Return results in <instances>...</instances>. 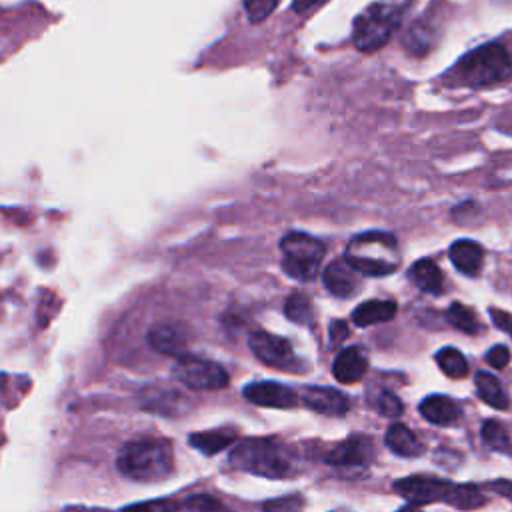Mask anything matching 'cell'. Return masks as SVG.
<instances>
[{
    "label": "cell",
    "mask_w": 512,
    "mask_h": 512,
    "mask_svg": "<svg viewBox=\"0 0 512 512\" xmlns=\"http://www.w3.org/2000/svg\"><path fill=\"white\" fill-rule=\"evenodd\" d=\"M374 404V410L386 418H394V416H400L402 410H404V404L402 400L390 392V390H380L378 396L372 400Z\"/></svg>",
    "instance_id": "cell-30"
},
{
    "label": "cell",
    "mask_w": 512,
    "mask_h": 512,
    "mask_svg": "<svg viewBox=\"0 0 512 512\" xmlns=\"http://www.w3.org/2000/svg\"><path fill=\"white\" fill-rule=\"evenodd\" d=\"M326 0H292V8L296 14H306L314 8H318L320 4H324Z\"/></svg>",
    "instance_id": "cell-37"
},
{
    "label": "cell",
    "mask_w": 512,
    "mask_h": 512,
    "mask_svg": "<svg viewBox=\"0 0 512 512\" xmlns=\"http://www.w3.org/2000/svg\"><path fill=\"white\" fill-rule=\"evenodd\" d=\"M476 392L478 396L496 410L508 408V394L502 388V382L490 372H476Z\"/></svg>",
    "instance_id": "cell-22"
},
{
    "label": "cell",
    "mask_w": 512,
    "mask_h": 512,
    "mask_svg": "<svg viewBox=\"0 0 512 512\" xmlns=\"http://www.w3.org/2000/svg\"><path fill=\"white\" fill-rule=\"evenodd\" d=\"M394 314H396V302H392V300H368V302H362L354 310L352 322L356 326H372V324L392 320Z\"/></svg>",
    "instance_id": "cell-21"
},
{
    "label": "cell",
    "mask_w": 512,
    "mask_h": 512,
    "mask_svg": "<svg viewBox=\"0 0 512 512\" xmlns=\"http://www.w3.org/2000/svg\"><path fill=\"white\" fill-rule=\"evenodd\" d=\"M396 238L388 232H364L348 242L344 260L362 276H386L396 270Z\"/></svg>",
    "instance_id": "cell-4"
},
{
    "label": "cell",
    "mask_w": 512,
    "mask_h": 512,
    "mask_svg": "<svg viewBox=\"0 0 512 512\" xmlns=\"http://www.w3.org/2000/svg\"><path fill=\"white\" fill-rule=\"evenodd\" d=\"M120 512H178V504L174 500H148L130 504Z\"/></svg>",
    "instance_id": "cell-32"
},
{
    "label": "cell",
    "mask_w": 512,
    "mask_h": 512,
    "mask_svg": "<svg viewBox=\"0 0 512 512\" xmlns=\"http://www.w3.org/2000/svg\"><path fill=\"white\" fill-rule=\"evenodd\" d=\"M322 458L332 466H368L374 460V444L368 436L354 434L332 446Z\"/></svg>",
    "instance_id": "cell-10"
},
{
    "label": "cell",
    "mask_w": 512,
    "mask_h": 512,
    "mask_svg": "<svg viewBox=\"0 0 512 512\" xmlns=\"http://www.w3.org/2000/svg\"><path fill=\"white\" fill-rule=\"evenodd\" d=\"M346 336H348V326H346L342 320H334V322L330 324V340H332L334 344H340Z\"/></svg>",
    "instance_id": "cell-36"
},
{
    "label": "cell",
    "mask_w": 512,
    "mask_h": 512,
    "mask_svg": "<svg viewBox=\"0 0 512 512\" xmlns=\"http://www.w3.org/2000/svg\"><path fill=\"white\" fill-rule=\"evenodd\" d=\"M172 374L178 382H182L192 390H220L228 386V380H230L222 364L204 360V358H194V356L178 358Z\"/></svg>",
    "instance_id": "cell-7"
},
{
    "label": "cell",
    "mask_w": 512,
    "mask_h": 512,
    "mask_svg": "<svg viewBox=\"0 0 512 512\" xmlns=\"http://www.w3.org/2000/svg\"><path fill=\"white\" fill-rule=\"evenodd\" d=\"M446 504L458 508V510H476L486 504V496L476 484H454Z\"/></svg>",
    "instance_id": "cell-23"
},
{
    "label": "cell",
    "mask_w": 512,
    "mask_h": 512,
    "mask_svg": "<svg viewBox=\"0 0 512 512\" xmlns=\"http://www.w3.org/2000/svg\"><path fill=\"white\" fill-rule=\"evenodd\" d=\"M278 0H244V8H246V14L250 18V22L258 24L262 20H266L272 10L276 8Z\"/></svg>",
    "instance_id": "cell-31"
},
{
    "label": "cell",
    "mask_w": 512,
    "mask_h": 512,
    "mask_svg": "<svg viewBox=\"0 0 512 512\" xmlns=\"http://www.w3.org/2000/svg\"><path fill=\"white\" fill-rule=\"evenodd\" d=\"M178 512H230V508L210 494H194L178 504Z\"/></svg>",
    "instance_id": "cell-28"
},
{
    "label": "cell",
    "mask_w": 512,
    "mask_h": 512,
    "mask_svg": "<svg viewBox=\"0 0 512 512\" xmlns=\"http://www.w3.org/2000/svg\"><path fill=\"white\" fill-rule=\"evenodd\" d=\"M230 464L264 478H288L298 472L294 454L274 438H246L236 442L230 450Z\"/></svg>",
    "instance_id": "cell-1"
},
{
    "label": "cell",
    "mask_w": 512,
    "mask_h": 512,
    "mask_svg": "<svg viewBox=\"0 0 512 512\" xmlns=\"http://www.w3.org/2000/svg\"><path fill=\"white\" fill-rule=\"evenodd\" d=\"M122 476L136 482H162L174 472L172 446L160 438L128 442L116 460Z\"/></svg>",
    "instance_id": "cell-3"
},
{
    "label": "cell",
    "mask_w": 512,
    "mask_h": 512,
    "mask_svg": "<svg viewBox=\"0 0 512 512\" xmlns=\"http://www.w3.org/2000/svg\"><path fill=\"white\" fill-rule=\"evenodd\" d=\"M242 394L248 402L266 408H292L298 402L296 394L280 382H252Z\"/></svg>",
    "instance_id": "cell-11"
},
{
    "label": "cell",
    "mask_w": 512,
    "mask_h": 512,
    "mask_svg": "<svg viewBox=\"0 0 512 512\" xmlns=\"http://www.w3.org/2000/svg\"><path fill=\"white\" fill-rule=\"evenodd\" d=\"M408 278L422 290L428 294H442L444 290V276L442 270L436 266V262H432L430 258H422L418 262H414L408 270Z\"/></svg>",
    "instance_id": "cell-19"
},
{
    "label": "cell",
    "mask_w": 512,
    "mask_h": 512,
    "mask_svg": "<svg viewBox=\"0 0 512 512\" xmlns=\"http://www.w3.org/2000/svg\"><path fill=\"white\" fill-rule=\"evenodd\" d=\"M480 434H482L484 444H486L490 450L512 456V438H510L508 430H506L498 420H486V422L482 424Z\"/></svg>",
    "instance_id": "cell-24"
},
{
    "label": "cell",
    "mask_w": 512,
    "mask_h": 512,
    "mask_svg": "<svg viewBox=\"0 0 512 512\" xmlns=\"http://www.w3.org/2000/svg\"><path fill=\"white\" fill-rule=\"evenodd\" d=\"M448 256H450V262L454 264V268L458 272H462L464 276L476 278L482 272L484 248L474 240L462 238V240L452 242V246L448 250Z\"/></svg>",
    "instance_id": "cell-14"
},
{
    "label": "cell",
    "mask_w": 512,
    "mask_h": 512,
    "mask_svg": "<svg viewBox=\"0 0 512 512\" xmlns=\"http://www.w3.org/2000/svg\"><path fill=\"white\" fill-rule=\"evenodd\" d=\"M248 346L252 354L266 366H272L278 370H292L298 364L290 342L276 334L256 330L248 336Z\"/></svg>",
    "instance_id": "cell-9"
},
{
    "label": "cell",
    "mask_w": 512,
    "mask_h": 512,
    "mask_svg": "<svg viewBox=\"0 0 512 512\" xmlns=\"http://www.w3.org/2000/svg\"><path fill=\"white\" fill-rule=\"evenodd\" d=\"M456 84L466 88H492L512 76V56L500 42H486L466 52L450 70Z\"/></svg>",
    "instance_id": "cell-2"
},
{
    "label": "cell",
    "mask_w": 512,
    "mask_h": 512,
    "mask_svg": "<svg viewBox=\"0 0 512 512\" xmlns=\"http://www.w3.org/2000/svg\"><path fill=\"white\" fill-rule=\"evenodd\" d=\"M490 318H492V322H494L500 330H504V332H508V334L512 336V316H510L508 312L498 310V308H490Z\"/></svg>",
    "instance_id": "cell-35"
},
{
    "label": "cell",
    "mask_w": 512,
    "mask_h": 512,
    "mask_svg": "<svg viewBox=\"0 0 512 512\" xmlns=\"http://www.w3.org/2000/svg\"><path fill=\"white\" fill-rule=\"evenodd\" d=\"M384 442L394 454L404 456V458H416L424 452V444L404 424H392L386 432Z\"/></svg>",
    "instance_id": "cell-20"
},
{
    "label": "cell",
    "mask_w": 512,
    "mask_h": 512,
    "mask_svg": "<svg viewBox=\"0 0 512 512\" xmlns=\"http://www.w3.org/2000/svg\"><path fill=\"white\" fill-rule=\"evenodd\" d=\"M148 342L166 356H186V336L176 324H156L148 332Z\"/></svg>",
    "instance_id": "cell-15"
},
{
    "label": "cell",
    "mask_w": 512,
    "mask_h": 512,
    "mask_svg": "<svg viewBox=\"0 0 512 512\" xmlns=\"http://www.w3.org/2000/svg\"><path fill=\"white\" fill-rule=\"evenodd\" d=\"M304 404L318 412V414H326V416H342L348 412L350 408V400L346 394H342L336 388H324V386H308L302 394Z\"/></svg>",
    "instance_id": "cell-12"
},
{
    "label": "cell",
    "mask_w": 512,
    "mask_h": 512,
    "mask_svg": "<svg viewBox=\"0 0 512 512\" xmlns=\"http://www.w3.org/2000/svg\"><path fill=\"white\" fill-rule=\"evenodd\" d=\"M280 250L284 272L300 282L316 278L326 252L320 240L304 232H288L280 242Z\"/></svg>",
    "instance_id": "cell-6"
},
{
    "label": "cell",
    "mask_w": 512,
    "mask_h": 512,
    "mask_svg": "<svg viewBox=\"0 0 512 512\" xmlns=\"http://www.w3.org/2000/svg\"><path fill=\"white\" fill-rule=\"evenodd\" d=\"M404 12L402 2L380 0L370 4L354 22V46L362 52L382 48L400 24Z\"/></svg>",
    "instance_id": "cell-5"
},
{
    "label": "cell",
    "mask_w": 512,
    "mask_h": 512,
    "mask_svg": "<svg viewBox=\"0 0 512 512\" xmlns=\"http://www.w3.org/2000/svg\"><path fill=\"white\" fill-rule=\"evenodd\" d=\"M398 512H420V508L416 506V504H408V506H404V508H400Z\"/></svg>",
    "instance_id": "cell-38"
},
{
    "label": "cell",
    "mask_w": 512,
    "mask_h": 512,
    "mask_svg": "<svg viewBox=\"0 0 512 512\" xmlns=\"http://www.w3.org/2000/svg\"><path fill=\"white\" fill-rule=\"evenodd\" d=\"M284 314L296 324H308L312 320V302L306 294H292L286 300Z\"/></svg>",
    "instance_id": "cell-29"
},
{
    "label": "cell",
    "mask_w": 512,
    "mask_h": 512,
    "mask_svg": "<svg viewBox=\"0 0 512 512\" xmlns=\"http://www.w3.org/2000/svg\"><path fill=\"white\" fill-rule=\"evenodd\" d=\"M366 370H368V360L362 354V350L356 346L342 350L332 364V374L342 384H352L362 380Z\"/></svg>",
    "instance_id": "cell-16"
},
{
    "label": "cell",
    "mask_w": 512,
    "mask_h": 512,
    "mask_svg": "<svg viewBox=\"0 0 512 512\" xmlns=\"http://www.w3.org/2000/svg\"><path fill=\"white\" fill-rule=\"evenodd\" d=\"M302 506H304V500L300 496H284V498L266 502L262 512H298Z\"/></svg>",
    "instance_id": "cell-33"
},
{
    "label": "cell",
    "mask_w": 512,
    "mask_h": 512,
    "mask_svg": "<svg viewBox=\"0 0 512 512\" xmlns=\"http://www.w3.org/2000/svg\"><path fill=\"white\" fill-rule=\"evenodd\" d=\"M432 20L430 14L422 16L418 22H414V26L410 28V32L406 34V44L410 46L412 52H428L432 42H434V34H432Z\"/></svg>",
    "instance_id": "cell-27"
},
{
    "label": "cell",
    "mask_w": 512,
    "mask_h": 512,
    "mask_svg": "<svg viewBox=\"0 0 512 512\" xmlns=\"http://www.w3.org/2000/svg\"><path fill=\"white\" fill-rule=\"evenodd\" d=\"M452 482L436 478V476H426V474H416V476H406L402 480L394 482V492L406 498L410 504L422 506V504H432V502H446Z\"/></svg>",
    "instance_id": "cell-8"
},
{
    "label": "cell",
    "mask_w": 512,
    "mask_h": 512,
    "mask_svg": "<svg viewBox=\"0 0 512 512\" xmlns=\"http://www.w3.org/2000/svg\"><path fill=\"white\" fill-rule=\"evenodd\" d=\"M238 434L232 428H216V430H204V432H194L188 438V444L196 448L198 452L212 456L222 452L224 448L236 444Z\"/></svg>",
    "instance_id": "cell-18"
},
{
    "label": "cell",
    "mask_w": 512,
    "mask_h": 512,
    "mask_svg": "<svg viewBox=\"0 0 512 512\" xmlns=\"http://www.w3.org/2000/svg\"><path fill=\"white\" fill-rule=\"evenodd\" d=\"M360 272L356 268H352L344 258L342 260H334L332 264H328L324 268V274H322V280H324V286L334 294V296H340V298H348L352 294L358 292L360 288Z\"/></svg>",
    "instance_id": "cell-13"
},
{
    "label": "cell",
    "mask_w": 512,
    "mask_h": 512,
    "mask_svg": "<svg viewBox=\"0 0 512 512\" xmlns=\"http://www.w3.org/2000/svg\"><path fill=\"white\" fill-rule=\"evenodd\" d=\"M446 320L460 332L464 334H478L480 332V322L478 316L474 314L472 308L460 304V302H452L446 310Z\"/></svg>",
    "instance_id": "cell-26"
},
{
    "label": "cell",
    "mask_w": 512,
    "mask_h": 512,
    "mask_svg": "<svg viewBox=\"0 0 512 512\" xmlns=\"http://www.w3.org/2000/svg\"><path fill=\"white\" fill-rule=\"evenodd\" d=\"M436 364L440 366V370L450 376V378H464L468 374V362L464 358V354L458 350V348H452V346H446V348H440L436 352Z\"/></svg>",
    "instance_id": "cell-25"
},
{
    "label": "cell",
    "mask_w": 512,
    "mask_h": 512,
    "mask_svg": "<svg viewBox=\"0 0 512 512\" xmlns=\"http://www.w3.org/2000/svg\"><path fill=\"white\" fill-rule=\"evenodd\" d=\"M486 360L492 368H506L510 364V350L504 346V344H496L492 346L488 352H486Z\"/></svg>",
    "instance_id": "cell-34"
},
{
    "label": "cell",
    "mask_w": 512,
    "mask_h": 512,
    "mask_svg": "<svg viewBox=\"0 0 512 512\" xmlns=\"http://www.w3.org/2000/svg\"><path fill=\"white\" fill-rule=\"evenodd\" d=\"M420 414L428 420V422H432V424H436V426H450V424H454V422H458V418H460V414H462V410H460V406L452 400V398H448V396H444V394H432V396H426L422 402H420Z\"/></svg>",
    "instance_id": "cell-17"
}]
</instances>
